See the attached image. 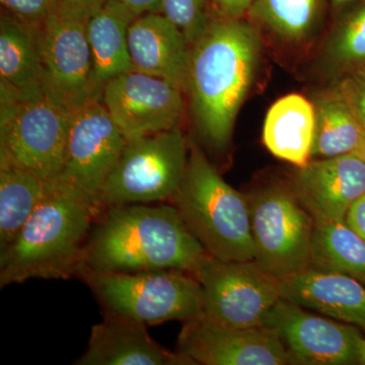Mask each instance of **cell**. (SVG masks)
Returning a JSON list of instances; mask_svg holds the SVG:
<instances>
[{
    "label": "cell",
    "instance_id": "30",
    "mask_svg": "<svg viewBox=\"0 0 365 365\" xmlns=\"http://www.w3.org/2000/svg\"><path fill=\"white\" fill-rule=\"evenodd\" d=\"M107 0H54V14L88 21Z\"/></svg>",
    "mask_w": 365,
    "mask_h": 365
},
{
    "label": "cell",
    "instance_id": "4",
    "mask_svg": "<svg viewBox=\"0 0 365 365\" xmlns=\"http://www.w3.org/2000/svg\"><path fill=\"white\" fill-rule=\"evenodd\" d=\"M186 172L170 202L210 256L255 260L248 196L228 185L195 143L189 145Z\"/></svg>",
    "mask_w": 365,
    "mask_h": 365
},
{
    "label": "cell",
    "instance_id": "7",
    "mask_svg": "<svg viewBox=\"0 0 365 365\" xmlns=\"http://www.w3.org/2000/svg\"><path fill=\"white\" fill-rule=\"evenodd\" d=\"M181 129L128 140L102 194V212L112 206L170 200L189 158Z\"/></svg>",
    "mask_w": 365,
    "mask_h": 365
},
{
    "label": "cell",
    "instance_id": "31",
    "mask_svg": "<svg viewBox=\"0 0 365 365\" xmlns=\"http://www.w3.org/2000/svg\"><path fill=\"white\" fill-rule=\"evenodd\" d=\"M222 18L241 19L251 11L255 0H210Z\"/></svg>",
    "mask_w": 365,
    "mask_h": 365
},
{
    "label": "cell",
    "instance_id": "25",
    "mask_svg": "<svg viewBox=\"0 0 365 365\" xmlns=\"http://www.w3.org/2000/svg\"><path fill=\"white\" fill-rule=\"evenodd\" d=\"M323 4L324 0H255L250 11L276 38L297 44L313 34Z\"/></svg>",
    "mask_w": 365,
    "mask_h": 365
},
{
    "label": "cell",
    "instance_id": "6",
    "mask_svg": "<svg viewBox=\"0 0 365 365\" xmlns=\"http://www.w3.org/2000/svg\"><path fill=\"white\" fill-rule=\"evenodd\" d=\"M0 90V167L53 184L63 165L71 112L47 97L21 98L6 86Z\"/></svg>",
    "mask_w": 365,
    "mask_h": 365
},
{
    "label": "cell",
    "instance_id": "34",
    "mask_svg": "<svg viewBox=\"0 0 365 365\" xmlns=\"http://www.w3.org/2000/svg\"><path fill=\"white\" fill-rule=\"evenodd\" d=\"M359 364H365V338L361 337L359 346Z\"/></svg>",
    "mask_w": 365,
    "mask_h": 365
},
{
    "label": "cell",
    "instance_id": "13",
    "mask_svg": "<svg viewBox=\"0 0 365 365\" xmlns=\"http://www.w3.org/2000/svg\"><path fill=\"white\" fill-rule=\"evenodd\" d=\"M263 327L278 334L294 364H359L362 336L355 327L307 313L294 302L278 300L266 314Z\"/></svg>",
    "mask_w": 365,
    "mask_h": 365
},
{
    "label": "cell",
    "instance_id": "2",
    "mask_svg": "<svg viewBox=\"0 0 365 365\" xmlns=\"http://www.w3.org/2000/svg\"><path fill=\"white\" fill-rule=\"evenodd\" d=\"M207 255L173 204H129L106 208L96 218L79 269L107 273L178 269L193 274Z\"/></svg>",
    "mask_w": 365,
    "mask_h": 365
},
{
    "label": "cell",
    "instance_id": "35",
    "mask_svg": "<svg viewBox=\"0 0 365 365\" xmlns=\"http://www.w3.org/2000/svg\"><path fill=\"white\" fill-rule=\"evenodd\" d=\"M354 1V0H332L334 7L339 9L341 6H344L346 4H350V2Z\"/></svg>",
    "mask_w": 365,
    "mask_h": 365
},
{
    "label": "cell",
    "instance_id": "19",
    "mask_svg": "<svg viewBox=\"0 0 365 365\" xmlns=\"http://www.w3.org/2000/svg\"><path fill=\"white\" fill-rule=\"evenodd\" d=\"M137 14L117 0H107L86 21L97 97L120 74L133 71L128 49V31Z\"/></svg>",
    "mask_w": 365,
    "mask_h": 365
},
{
    "label": "cell",
    "instance_id": "26",
    "mask_svg": "<svg viewBox=\"0 0 365 365\" xmlns=\"http://www.w3.org/2000/svg\"><path fill=\"white\" fill-rule=\"evenodd\" d=\"M327 60L338 68L365 63V4L348 18L331 39Z\"/></svg>",
    "mask_w": 365,
    "mask_h": 365
},
{
    "label": "cell",
    "instance_id": "15",
    "mask_svg": "<svg viewBox=\"0 0 365 365\" xmlns=\"http://www.w3.org/2000/svg\"><path fill=\"white\" fill-rule=\"evenodd\" d=\"M292 188L314 220L343 222L365 194V162L355 153L311 160L295 173Z\"/></svg>",
    "mask_w": 365,
    "mask_h": 365
},
{
    "label": "cell",
    "instance_id": "20",
    "mask_svg": "<svg viewBox=\"0 0 365 365\" xmlns=\"http://www.w3.org/2000/svg\"><path fill=\"white\" fill-rule=\"evenodd\" d=\"M41 28L24 23L9 13L0 20L1 85L21 98L45 97Z\"/></svg>",
    "mask_w": 365,
    "mask_h": 365
},
{
    "label": "cell",
    "instance_id": "28",
    "mask_svg": "<svg viewBox=\"0 0 365 365\" xmlns=\"http://www.w3.org/2000/svg\"><path fill=\"white\" fill-rule=\"evenodd\" d=\"M6 13L24 23L41 28L54 14V0H0Z\"/></svg>",
    "mask_w": 365,
    "mask_h": 365
},
{
    "label": "cell",
    "instance_id": "16",
    "mask_svg": "<svg viewBox=\"0 0 365 365\" xmlns=\"http://www.w3.org/2000/svg\"><path fill=\"white\" fill-rule=\"evenodd\" d=\"M146 325L119 317L106 316L91 328L88 349L78 365H187L189 357L172 352L150 337Z\"/></svg>",
    "mask_w": 365,
    "mask_h": 365
},
{
    "label": "cell",
    "instance_id": "27",
    "mask_svg": "<svg viewBox=\"0 0 365 365\" xmlns=\"http://www.w3.org/2000/svg\"><path fill=\"white\" fill-rule=\"evenodd\" d=\"M163 16L182 31L190 45L207 28V0H163Z\"/></svg>",
    "mask_w": 365,
    "mask_h": 365
},
{
    "label": "cell",
    "instance_id": "10",
    "mask_svg": "<svg viewBox=\"0 0 365 365\" xmlns=\"http://www.w3.org/2000/svg\"><path fill=\"white\" fill-rule=\"evenodd\" d=\"M204 295V318L230 328L263 327L281 299V279L253 261L207 256L193 273Z\"/></svg>",
    "mask_w": 365,
    "mask_h": 365
},
{
    "label": "cell",
    "instance_id": "24",
    "mask_svg": "<svg viewBox=\"0 0 365 365\" xmlns=\"http://www.w3.org/2000/svg\"><path fill=\"white\" fill-rule=\"evenodd\" d=\"M52 187L32 173L0 167V252L14 241Z\"/></svg>",
    "mask_w": 365,
    "mask_h": 365
},
{
    "label": "cell",
    "instance_id": "9",
    "mask_svg": "<svg viewBox=\"0 0 365 365\" xmlns=\"http://www.w3.org/2000/svg\"><path fill=\"white\" fill-rule=\"evenodd\" d=\"M126 143L101 100L81 106L71 113L63 165L53 185L76 196L97 218L103 190Z\"/></svg>",
    "mask_w": 365,
    "mask_h": 365
},
{
    "label": "cell",
    "instance_id": "36",
    "mask_svg": "<svg viewBox=\"0 0 365 365\" xmlns=\"http://www.w3.org/2000/svg\"><path fill=\"white\" fill-rule=\"evenodd\" d=\"M355 155H359L360 158H362V160L365 162V140L364 141V143L361 144V146L359 148V150L355 153Z\"/></svg>",
    "mask_w": 365,
    "mask_h": 365
},
{
    "label": "cell",
    "instance_id": "1",
    "mask_svg": "<svg viewBox=\"0 0 365 365\" xmlns=\"http://www.w3.org/2000/svg\"><path fill=\"white\" fill-rule=\"evenodd\" d=\"M261 38L241 19L211 20L191 45L185 93L197 128L217 150L227 148L256 76Z\"/></svg>",
    "mask_w": 365,
    "mask_h": 365
},
{
    "label": "cell",
    "instance_id": "17",
    "mask_svg": "<svg viewBox=\"0 0 365 365\" xmlns=\"http://www.w3.org/2000/svg\"><path fill=\"white\" fill-rule=\"evenodd\" d=\"M132 68L181 86L185 91L191 45L163 14L137 16L128 31Z\"/></svg>",
    "mask_w": 365,
    "mask_h": 365
},
{
    "label": "cell",
    "instance_id": "32",
    "mask_svg": "<svg viewBox=\"0 0 365 365\" xmlns=\"http://www.w3.org/2000/svg\"><path fill=\"white\" fill-rule=\"evenodd\" d=\"M345 222L365 241V194L350 206Z\"/></svg>",
    "mask_w": 365,
    "mask_h": 365
},
{
    "label": "cell",
    "instance_id": "29",
    "mask_svg": "<svg viewBox=\"0 0 365 365\" xmlns=\"http://www.w3.org/2000/svg\"><path fill=\"white\" fill-rule=\"evenodd\" d=\"M336 88L365 128V68L348 72Z\"/></svg>",
    "mask_w": 365,
    "mask_h": 365
},
{
    "label": "cell",
    "instance_id": "11",
    "mask_svg": "<svg viewBox=\"0 0 365 365\" xmlns=\"http://www.w3.org/2000/svg\"><path fill=\"white\" fill-rule=\"evenodd\" d=\"M184 93L167 79L130 71L105 86L101 102L128 141L179 128Z\"/></svg>",
    "mask_w": 365,
    "mask_h": 365
},
{
    "label": "cell",
    "instance_id": "21",
    "mask_svg": "<svg viewBox=\"0 0 365 365\" xmlns=\"http://www.w3.org/2000/svg\"><path fill=\"white\" fill-rule=\"evenodd\" d=\"M316 111L314 103L299 93L276 101L266 115L263 141L274 157L302 168L312 160Z\"/></svg>",
    "mask_w": 365,
    "mask_h": 365
},
{
    "label": "cell",
    "instance_id": "5",
    "mask_svg": "<svg viewBox=\"0 0 365 365\" xmlns=\"http://www.w3.org/2000/svg\"><path fill=\"white\" fill-rule=\"evenodd\" d=\"M76 277L91 288L106 316L146 326L204 318L203 288L187 271L107 273L81 268Z\"/></svg>",
    "mask_w": 365,
    "mask_h": 365
},
{
    "label": "cell",
    "instance_id": "37",
    "mask_svg": "<svg viewBox=\"0 0 365 365\" xmlns=\"http://www.w3.org/2000/svg\"><path fill=\"white\" fill-rule=\"evenodd\" d=\"M364 68H365V67H364Z\"/></svg>",
    "mask_w": 365,
    "mask_h": 365
},
{
    "label": "cell",
    "instance_id": "14",
    "mask_svg": "<svg viewBox=\"0 0 365 365\" xmlns=\"http://www.w3.org/2000/svg\"><path fill=\"white\" fill-rule=\"evenodd\" d=\"M177 351L194 364H294L287 346L273 330L265 327L230 328L206 318L184 323Z\"/></svg>",
    "mask_w": 365,
    "mask_h": 365
},
{
    "label": "cell",
    "instance_id": "8",
    "mask_svg": "<svg viewBox=\"0 0 365 365\" xmlns=\"http://www.w3.org/2000/svg\"><path fill=\"white\" fill-rule=\"evenodd\" d=\"M248 201L254 261L280 279L309 268L314 222L292 186L266 187Z\"/></svg>",
    "mask_w": 365,
    "mask_h": 365
},
{
    "label": "cell",
    "instance_id": "23",
    "mask_svg": "<svg viewBox=\"0 0 365 365\" xmlns=\"http://www.w3.org/2000/svg\"><path fill=\"white\" fill-rule=\"evenodd\" d=\"M311 266L351 276L365 285V241L345 220H314Z\"/></svg>",
    "mask_w": 365,
    "mask_h": 365
},
{
    "label": "cell",
    "instance_id": "12",
    "mask_svg": "<svg viewBox=\"0 0 365 365\" xmlns=\"http://www.w3.org/2000/svg\"><path fill=\"white\" fill-rule=\"evenodd\" d=\"M45 97L73 112L100 100L93 83V66L86 21L52 14L41 26Z\"/></svg>",
    "mask_w": 365,
    "mask_h": 365
},
{
    "label": "cell",
    "instance_id": "33",
    "mask_svg": "<svg viewBox=\"0 0 365 365\" xmlns=\"http://www.w3.org/2000/svg\"><path fill=\"white\" fill-rule=\"evenodd\" d=\"M130 9L137 16L145 14H162L163 0H117Z\"/></svg>",
    "mask_w": 365,
    "mask_h": 365
},
{
    "label": "cell",
    "instance_id": "18",
    "mask_svg": "<svg viewBox=\"0 0 365 365\" xmlns=\"http://www.w3.org/2000/svg\"><path fill=\"white\" fill-rule=\"evenodd\" d=\"M281 299L365 329V285L346 274L304 269L281 279Z\"/></svg>",
    "mask_w": 365,
    "mask_h": 365
},
{
    "label": "cell",
    "instance_id": "3",
    "mask_svg": "<svg viewBox=\"0 0 365 365\" xmlns=\"http://www.w3.org/2000/svg\"><path fill=\"white\" fill-rule=\"evenodd\" d=\"M95 220L85 203L53 185L14 241L0 252V287L34 278L78 276Z\"/></svg>",
    "mask_w": 365,
    "mask_h": 365
},
{
    "label": "cell",
    "instance_id": "22",
    "mask_svg": "<svg viewBox=\"0 0 365 365\" xmlns=\"http://www.w3.org/2000/svg\"><path fill=\"white\" fill-rule=\"evenodd\" d=\"M316 132L312 158L355 153L365 140V128L337 88L319 93L313 101Z\"/></svg>",
    "mask_w": 365,
    "mask_h": 365
}]
</instances>
